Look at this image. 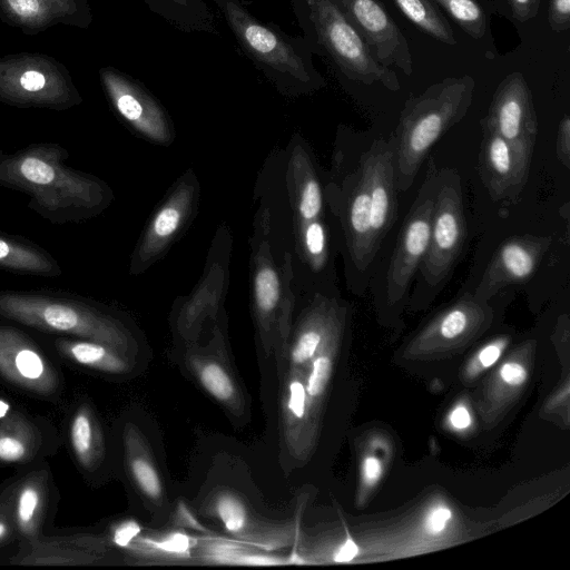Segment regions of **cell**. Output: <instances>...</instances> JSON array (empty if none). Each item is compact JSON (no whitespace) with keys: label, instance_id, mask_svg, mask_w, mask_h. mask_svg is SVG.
I'll return each instance as SVG.
<instances>
[{"label":"cell","instance_id":"obj_1","mask_svg":"<svg viewBox=\"0 0 570 570\" xmlns=\"http://www.w3.org/2000/svg\"><path fill=\"white\" fill-rule=\"evenodd\" d=\"M285 149L275 148L258 173L249 238L250 308L256 340L277 368L285 362L297 296L292 267V219Z\"/></svg>","mask_w":570,"mask_h":570},{"label":"cell","instance_id":"obj_2","mask_svg":"<svg viewBox=\"0 0 570 570\" xmlns=\"http://www.w3.org/2000/svg\"><path fill=\"white\" fill-rule=\"evenodd\" d=\"M68 156L57 144L0 153V185L27 194L28 207L53 224L96 217L112 203L114 193L98 177L66 166Z\"/></svg>","mask_w":570,"mask_h":570},{"label":"cell","instance_id":"obj_3","mask_svg":"<svg viewBox=\"0 0 570 570\" xmlns=\"http://www.w3.org/2000/svg\"><path fill=\"white\" fill-rule=\"evenodd\" d=\"M324 196L337 232L346 285L363 294L379 253L371 226V198L360 157V136L337 129L328 171H324Z\"/></svg>","mask_w":570,"mask_h":570},{"label":"cell","instance_id":"obj_4","mask_svg":"<svg viewBox=\"0 0 570 570\" xmlns=\"http://www.w3.org/2000/svg\"><path fill=\"white\" fill-rule=\"evenodd\" d=\"M213 1L242 52L281 95L297 98L326 86L303 36L287 35L275 23L261 20L242 0Z\"/></svg>","mask_w":570,"mask_h":570},{"label":"cell","instance_id":"obj_5","mask_svg":"<svg viewBox=\"0 0 570 570\" xmlns=\"http://www.w3.org/2000/svg\"><path fill=\"white\" fill-rule=\"evenodd\" d=\"M474 89L471 76L449 77L406 100L390 139L397 191H406L412 186L434 144L464 118Z\"/></svg>","mask_w":570,"mask_h":570},{"label":"cell","instance_id":"obj_6","mask_svg":"<svg viewBox=\"0 0 570 570\" xmlns=\"http://www.w3.org/2000/svg\"><path fill=\"white\" fill-rule=\"evenodd\" d=\"M0 315L37 330L105 343L132 357L139 350L135 332L121 317L81 301L0 292Z\"/></svg>","mask_w":570,"mask_h":570},{"label":"cell","instance_id":"obj_7","mask_svg":"<svg viewBox=\"0 0 570 570\" xmlns=\"http://www.w3.org/2000/svg\"><path fill=\"white\" fill-rule=\"evenodd\" d=\"M303 37L313 55L324 57L343 78L364 85L380 83L396 91L394 70L372 56L365 41L331 0H289Z\"/></svg>","mask_w":570,"mask_h":570},{"label":"cell","instance_id":"obj_8","mask_svg":"<svg viewBox=\"0 0 570 570\" xmlns=\"http://www.w3.org/2000/svg\"><path fill=\"white\" fill-rule=\"evenodd\" d=\"M466 240V217L461 177L451 168L438 169V186L426 253L416 273L414 301L432 299L448 282Z\"/></svg>","mask_w":570,"mask_h":570},{"label":"cell","instance_id":"obj_9","mask_svg":"<svg viewBox=\"0 0 570 570\" xmlns=\"http://www.w3.org/2000/svg\"><path fill=\"white\" fill-rule=\"evenodd\" d=\"M226 323L224 308L215 321L205 326L197 341L178 343L180 356L184 367L199 387L230 416L244 420L248 414L249 400L230 360Z\"/></svg>","mask_w":570,"mask_h":570},{"label":"cell","instance_id":"obj_10","mask_svg":"<svg viewBox=\"0 0 570 570\" xmlns=\"http://www.w3.org/2000/svg\"><path fill=\"white\" fill-rule=\"evenodd\" d=\"M232 247L230 229L220 224L213 236L198 283L189 294L173 303L169 323L178 343L197 341L205 326L225 308Z\"/></svg>","mask_w":570,"mask_h":570},{"label":"cell","instance_id":"obj_11","mask_svg":"<svg viewBox=\"0 0 570 570\" xmlns=\"http://www.w3.org/2000/svg\"><path fill=\"white\" fill-rule=\"evenodd\" d=\"M438 186L431 161L424 181L399 232L385 275L375 294L390 307H402L426 253Z\"/></svg>","mask_w":570,"mask_h":570},{"label":"cell","instance_id":"obj_12","mask_svg":"<svg viewBox=\"0 0 570 570\" xmlns=\"http://www.w3.org/2000/svg\"><path fill=\"white\" fill-rule=\"evenodd\" d=\"M200 183L187 168L171 185L142 229L129 261V274L140 275L159 262L194 222Z\"/></svg>","mask_w":570,"mask_h":570},{"label":"cell","instance_id":"obj_13","mask_svg":"<svg viewBox=\"0 0 570 570\" xmlns=\"http://www.w3.org/2000/svg\"><path fill=\"white\" fill-rule=\"evenodd\" d=\"M337 254V232L330 212L313 220L292 223V267L297 299L315 293L341 294L335 271Z\"/></svg>","mask_w":570,"mask_h":570},{"label":"cell","instance_id":"obj_14","mask_svg":"<svg viewBox=\"0 0 570 570\" xmlns=\"http://www.w3.org/2000/svg\"><path fill=\"white\" fill-rule=\"evenodd\" d=\"M200 512L216 521L229 537L259 549L275 550L295 540L293 522L263 518L230 488L213 489L203 501Z\"/></svg>","mask_w":570,"mask_h":570},{"label":"cell","instance_id":"obj_15","mask_svg":"<svg viewBox=\"0 0 570 570\" xmlns=\"http://www.w3.org/2000/svg\"><path fill=\"white\" fill-rule=\"evenodd\" d=\"M277 371L281 450L292 468L304 462L312 451L317 411L306 392L304 370L284 364Z\"/></svg>","mask_w":570,"mask_h":570},{"label":"cell","instance_id":"obj_16","mask_svg":"<svg viewBox=\"0 0 570 570\" xmlns=\"http://www.w3.org/2000/svg\"><path fill=\"white\" fill-rule=\"evenodd\" d=\"M365 41L372 56L406 76L413 71L410 45L381 0H331Z\"/></svg>","mask_w":570,"mask_h":570},{"label":"cell","instance_id":"obj_17","mask_svg":"<svg viewBox=\"0 0 570 570\" xmlns=\"http://www.w3.org/2000/svg\"><path fill=\"white\" fill-rule=\"evenodd\" d=\"M482 125L532 157L538 121L531 92L520 72L507 76L498 86Z\"/></svg>","mask_w":570,"mask_h":570},{"label":"cell","instance_id":"obj_18","mask_svg":"<svg viewBox=\"0 0 570 570\" xmlns=\"http://www.w3.org/2000/svg\"><path fill=\"white\" fill-rule=\"evenodd\" d=\"M285 149V187L293 224L328 214L324 171L307 140L294 132Z\"/></svg>","mask_w":570,"mask_h":570},{"label":"cell","instance_id":"obj_19","mask_svg":"<svg viewBox=\"0 0 570 570\" xmlns=\"http://www.w3.org/2000/svg\"><path fill=\"white\" fill-rule=\"evenodd\" d=\"M551 243V237L537 235L507 239L495 250L472 294L488 301L508 286L528 282L537 273Z\"/></svg>","mask_w":570,"mask_h":570},{"label":"cell","instance_id":"obj_20","mask_svg":"<svg viewBox=\"0 0 570 570\" xmlns=\"http://www.w3.org/2000/svg\"><path fill=\"white\" fill-rule=\"evenodd\" d=\"M106 83L119 116L144 139L161 146L175 140L173 121L160 101L139 81L110 73Z\"/></svg>","mask_w":570,"mask_h":570},{"label":"cell","instance_id":"obj_21","mask_svg":"<svg viewBox=\"0 0 570 570\" xmlns=\"http://www.w3.org/2000/svg\"><path fill=\"white\" fill-rule=\"evenodd\" d=\"M360 157L371 198V226L376 247L393 227L397 215L394 154L390 139L373 138L361 148Z\"/></svg>","mask_w":570,"mask_h":570},{"label":"cell","instance_id":"obj_22","mask_svg":"<svg viewBox=\"0 0 570 570\" xmlns=\"http://www.w3.org/2000/svg\"><path fill=\"white\" fill-rule=\"evenodd\" d=\"M480 176L494 202L513 204L529 176L531 158L482 125Z\"/></svg>","mask_w":570,"mask_h":570},{"label":"cell","instance_id":"obj_23","mask_svg":"<svg viewBox=\"0 0 570 570\" xmlns=\"http://www.w3.org/2000/svg\"><path fill=\"white\" fill-rule=\"evenodd\" d=\"M0 374L28 391H53L57 376L43 354L20 331L0 325Z\"/></svg>","mask_w":570,"mask_h":570},{"label":"cell","instance_id":"obj_24","mask_svg":"<svg viewBox=\"0 0 570 570\" xmlns=\"http://www.w3.org/2000/svg\"><path fill=\"white\" fill-rule=\"evenodd\" d=\"M124 460L127 475L148 507L163 509L167 503L160 470L145 434L127 423L122 434Z\"/></svg>","mask_w":570,"mask_h":570},{"label":"cell","instance_id":"obj_25","mask_svg":"<svg viewBox=\"0 0 570 570\" xmlns=\"http://www.w3.org/2000/svg\"><path fill=\"white\" fill-rule=\"evenodd\" d=\"M57 350L71 362L107 374L128 373L134 365L132 356L105 343L86 338H60Z\"/></svg>","mask_w":570,"mask_h":570},{"label":"cell","instance_id":"obj_26","mask_svg":"<svg viewBox=\"0 0 570 570\" xmlns=\"http://www.w3.org/2000/svg\"><path fill=\"white\" fill-rule=\"evenodd\" d=\"M197 544L194 537L180 530L140 531L125 549L147 560L183 562L195 558Z\"/></svg>","mask_w":570,"mask_h":570},{"label":"cell","instance_id":"obj_27","mask_svg":"<svg viewBox=\"0 0 570 570\" xmlns=\"http://www.w3.org/2000/svg\"><path fill=\"white\" fill-rule=\"evenodd\" d=\"M150 11L186 32L217 35L215 14L205 0H142Z\"/></svg>","mask_w":570,"mask_h":570},{"label":"cell","instance_id":"obj_28","mask_svg":"<svg viewBox=\"0 0 570 570\" xmlns=\"http://www.w3.org/2000/svg\"><path fill=\"white\" fill-rule=\"evenodd\" d=\"M0 267L22 274L58 276V263L43 249L0 234Z\"/></svg>","mask_w":570,"mask_h":570},{"label":"cell","instance_id":"obj_29","mask_svg":"<svg viewBox=\"0 0 570 570\" xmlns=\"http://www.w3.org/2000/svg\"><path fill=\"white\" fill-rule=\"evenodd\" d=\"M69 438L78 462L87 469L95 468L104 455V442L97 421L89 410L79 409L73 414Z\"/></svg>","mask_w":570,"mask_h":570},{"label":"cell","instance_id":"obj_30","mask_svg":"<svg viewBox=\"0 0 570 570\" xmlns=\"http://www.w3.org/2000/svg\"><path fill=\"white\" fill-rule=\"evenodd\" d=\"M472 39L484 46L490 58L495 48L487 14L476 0H434Z\"/></svg>","mask_w":570,"mask_h":570},{"label":"cell","instance_id":"obj_31","mask_svg":"<svg viewBox=\"0 0 570 570\" xmlns=\"http://www.w3.org/2000/svg\"><path fill=\"white\" fill-rule=\"evenodd\" d=\"M400 11L420 30L432 38L453 46V29L434 0H393Z\"/></svg>","mask_w":570,"mask_h":570},{"label":"cell","instance_id":"obj_32","mask_svg":"<svg viewBox=\"0 0 570 570\" xmlns=\"http://www.w3.org/2000/svg\"><path fill=\"white\" fill-rule=\"evenodd\" d=\"M41 493L35 484H26L18 494L16 519L24 533L33 530L36 519L41 508Z\"/></svg>","mask_w":570,"mask_h":570},{"label":"cell","instance_id":"obj_33","mask_svg":"<svg viewBox=\"0 0 570 570\" xmlns=\"http://www.w3.org/2000/svg\"><path fill=\"white\" fill-rule=\"evenodd\" d=\"M28 455V444L18 434L0 433V462L18 463Z\"/></svg>","mask_w":570,"mask_h":570},{"label":"cell","instance_id":"obj_34","mask_svg":"<svg viewBox=\"0 0 570 570\" xmlns=\"http://www.w3.org/2000/svg\"><path fill=\"white\" fill-rule=\"evenodd\" d=\"M548 21L557 32L568 30L570 27V0H550Z\"/></svg>","mask_w":570,"mask_h":570},{"label":"cell","instance_id":"obj_35","mask_svg":"<svg viewBox=\"0 0 570 570\" xmlns=\"http://www.w3.org/2000/svg\"><path fill=\"white\" fill-rule=\"evenodd\" d=\"M556 151L558 159L566 167L570 166V118L566 114L559 121Z\"/></svg>","mask_w":570,"mask_h":570},{"label":"cell","instance_id":"obj_36","mask_svg":"<svg viewBox=\"0 0 570 570\" xmlns=\"http://www.w3.org/2000/svg\"><path fill=\"white\" fill-rule=\"evenodd\" d=\"M510 19L525 22L534 18L540 9L541 0H507Z\"/></svg>","mask_w":570,"mask_h":570},{"label":"cell","instance_id":"obj_37","mask_svg":"<svg viewBox=\"0 0 570 570\" xmlns=\"http://www.w3.org/2000/svg\"><path fill=\"white\" fill-rule=\"evenodd\" d=\"M140 531L141 528L139 523L132 520H126L114 528L111 538L116 546L127 548Z\"/></svg>","mask_w":570,"mask_h":570},{"label":"cell","instance_id":"obj_38","mask_svg":"<svg viewBox=\"0 0 570 570\" xmlns=\"http://www.w3.org/2000/svg\"><path fill=\"white\" fill-rule=\"evenodd\" d=\"M452 517V512L448 507H436L432 509L425 519V529L431 534H438L441 533L449 520Z\"/></svg>","mask_w":570,"mask_h":570},{"label":"cell","instance_id":"obj_39","mask_svg":"<svg viewBox=\"0 0 570 570\" xmlns=\"http://www.w3.org/2000/svg\"><path fill=\"white\" fill-rule=\"evenodd\" d=\"M500 375L510 385H520L527 380V371L518 363H505L501 367Z\"/></svg>","mask_w":570,"mask_h":570},{"label":"cell","instance_id":"obj_40","mask_svg":"<svg viewBox=\"0 0 570 570\" xmlns=\"http://www.w3.org/2000/svg\"><path fill=\"white\" fill-rule=\"evenodd\" d=\"M357 553L358 547L347 532L345 541L333 552L332 560L337 563L350 562Z\"/></svg>","mask_w":570,"mask_h":570},{"label":"cell","instance_id":"obj_41","mask_svg":"<svg viewBox=\"0 0 570 570\" xmlns=\"http://www.w3.org/2000/svg\"><path fill=\"white\" fill-rule=\"evenodd\" d=\"M20 85L27 91L37 92L45 87L46 79L40 72L30 70L21 76Z\"/></svg>","mask_w":570,"mask_h":570},{"label":"cell","instance_id":"obj_42","mask_svg":"<svg viewBox=\"0 0 570 570\" xmlns=\"http://www.w3.org/2000/svg\"><path fill=\"white\" fill-rule=\"evenodd\" d=\"M503 343L501 341L493 342L484 346L479 353V361L483 366H491L501 355Z\"/></svg>","mask_w":570,"mask_h":570},{"label":"cell","instance_id":"obj_43","mask_svg":"<svg viewBox=\"0 0 570 570\" xmlns=\"http://www.w3.org/2000/svg\"><path fill=\"white\" fill-rule=\"evenodd\" d=\"M382 474V465L374 456H367L363 462V476L367 484H374Z\"/></svg>","mask_w":570,"mask_h":570},{"label":"cell","instance_id":"obj_44","mask_svg":"<svg viewBox=\"0 0 570 570\" xmlns=\"http://www.w3.org/2000/svg\"><path fill=\"white\" fill-rule=\"evenodd\" d=\"M11 9L21 17H31L39 10L38 0H8Z\"/></svg>","mask_w":570,"mask_h":570},{"label":"cell","instance_id":"obj_45","mask_svg":"<svg viewBox=\"0 0 570 570\" xmlns=\"http://www.w3.org/2000/svg\"><path fill=\"white\" fill-rule=\"evenodd\" d=\"M451 424L459 429H466L471 424V416L464 406H456L450 414Z\"/></svg>","mask_w":570,"mask_h":570},{"label":"cell","instance_id":"obj_46","mask_svg":"<svg viewBox=\"0 0 570 570\" xmlns=\"http://www.w3.org/2000/svg\"><path fill=\"white\" fill-rule=\"evenodd\" d=\"M485 4L495 13L510 19V12L507 0H483Z\"/></svg>","mask_w":570,"mask_h":570},{"label":"cell","instance_id":"obj_47","mask_svg":"<svg viewBox=\"0 0 570 570\" xmlns=\"http://www.w3.org/2000/svg\"><path fill=\"white\" fill-rule=\"evenodd\" d=\"M9 410H10V404L8 402H6L4 400L0 399V419L6 417Z\"/></svg>","mask_w":570,"mask_h":570},{"label":"cell","instance_id":"obj_48","mask_svg":"<svg viewBox=\"0 0 570 570\" xmlns=\"http://www.w3.org/2000/svg\"><path fill=\"white\" fill-rule=\"evenodd\" d=\"M7 532H8V527H7L6 522L0 520V540L6 537Z\"/></svg>","mask_w":570,"mask_h":570}]
</instances>
